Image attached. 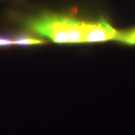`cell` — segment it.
<instances>
[{
  "mask_svg": "<svg viewBox=\"0 0 135 135\" xmlns=\"http://www.w3.org/2000/svg\"><path fill=\"white\" fill-rule=\"evenodd\" d=\"M116 30L104 20L88 21L85 43H95L114 40Z\"/></svg>",
  "mask_w": 135,
  "mask_h": 135,
  "instance_id": "2",
  "label": "cell"
},
{
  "mask_svg": "<svg viewBox=\"0 0 135 135\" xmlns=\"http://www.w3.org/2000/svg\"><path fill=\"white\" fill-rule=\"evenodd\" d=\"M14 46L13 37L6 35H0V48H6Z\"/></svg>",
  "mask_w": 135,
  "mask_h": 135,
  "instance_id": "5",
  "label": "cell"
},
{
  "mask_svg": "<svg viewBox=\"0 0 135 135\" xmlns=\"http://www.w3.org/2000/svg\"><path fill=\"white\" fill-rule=\"evenodd\" d=\"M12 37L14 46H34V45H41L46 43L43 40H41L26 34H18Z\"/></svg>",
  "mask_w": 135,
  "mask_h": 135,
  "instance_id": "3",
  "label": "cell"
},
{
  "mask_svg": "<svg viewBox=\"0 0 135 135\" xmlns=\"http://www.w3.org/2000/svg\"><path fill=\"white\" fill-rule=\"evenodd\" d=\"M114 40L128 45H135V27L123 31H118Z\"/></svg>",
  "mask_w": 135,
  "mask_h": 135,
  "instance_id": "4",
  "label": "cell"
},
{
  "mask_svg": "<svg viewBox=\"0 0 135 135\" xmlns=\"http://www.w3.org/2000/svg\"><path fill=\"white\" fill-rule=\"evenodd\" d=\"M88 22L68 15L44 13L25 20V25L32 33L55 43H85Z\"/></svg>",
  "mask_w": 135,
  "mask_h": 135,
  "instance_id": "1",
  "label": "cell"
}]
</instances>
